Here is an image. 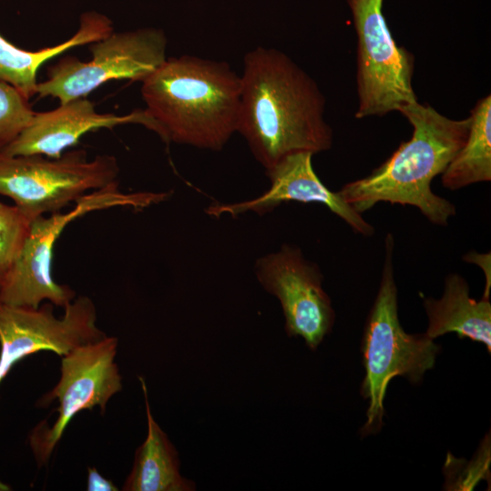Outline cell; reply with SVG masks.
I'll list each match as a JSON object with an SVG mask.
<instances>
[{
    "instance_id": "9c48e42d",
    "label": "cell",
    "mask_w": 491,
    "mask_h": 491,
    "mask_svg": "<svg viewBox=\"0 0 491 491\" xmlns=\"http://www.w3.org/2000/svg\"><path fill=\"white\" fill-rule=\"evenodd\" d=\"M117 338L105 336L76 346L61 356V376L40 405L56 398L58 416L52 426L45 421L32 431L30 446L39 466L45 465L61 439L65 427L80 411L98 406L105 412L109 399L122 389V376L115 363Z\"/></svg>"
},
{
    "instance_id": "2e32d148",
    "label": "cell",
    "mask_w": 491,
    "mask_h": 491,
    "mask_svg": "<svg viewBox=\"0 0 491 491\" xmlns=\"http://www.w3.org/2000/svg\"><path fill=\"white\" fill-rule=\"evenodd\" d=\"M141 382L147 416V436L137 448L133 468L124 491H191L195 484L184 478L179 471L178 455L165 433L155 421L143 377Z\"/></svg>"
},
{
    "instance_id": "d6986e66",
    "label": "cell",
    "mask_w": 491,
    "mask_h": 491,
    "mask_svg": "<svg viewBox=\"0 0 491 491\" xmlns=\"http://www.w3.org/2000/svg\"><path fill=\"white\" fill-rule=\"evenodd\" d=\"M15 86L0 80V151L13 143L31 122L35 111Z\"/></svg>"
},
{
    "instance_id": "7402d4cb",
    "label": "cell",
    "mask_w": 491,
    "mask_h": 491,
    "mask_svg": "<svg viewBox=\"0 0 491 491\" xmlns=\"http://www.w3.org/2000/svg\"><path fill=\"white\" fill-rule=\"evenodd\" d=\"M87 486L88 491H117L118 488L115 484L100 475L95 467L87 468Z\"/></svg>"
},
{
    "instance_id": "ffe728a7",
    "label": "cell",
    "mask_w": 491,
    "mask_h": 491,
    "mask_svg": "<svg viewBox=\"0 0 491 491\" xmlns=\"http://www.w3.org/2000/svg\"><path fill=\"white\" fill-rule=\"evenodd\" d=\"M447 458L457 467L445 465V468L458 470L459 476H456L446 481L445 487L447 490H472L474 486L482 479L489 478L490 464V437L486 436L476 454L474 459L469 462L461 459H456L452 455H447ZM445 473V475L456 474Z\"/></svg>"
},
{
    "instance_id": "9a60e30c",
    "label": "cell",
    "mask_w": 491,
    "mask_h": 491,
    "mask_svg": "<svg viewBox=\"0 0 491 491\" xmlns=\"http://www.w3.org/2000/svg\"><path fill=\"white\" fill-rule=\"evenodd\" d=\"M113 31V23L107 16L88 11L81 15L75 35L54 46L28 51L0 35V80L10 83L30 99L36 95L37 72L45 62L75 46L96 42Z\"/></svg>"
},
{
    "instance_id": "ac0fdd59",
    "label": "cell",
    "mask_w": 491,
    "mask_h": 491,
    "mask_svg": "<svg viewBox=\"0 0 491 491\" xmlns=\"http://www.w3.org/2000/svg\"><path fill=\"white\" fill-rule=\"evenodd\" d=\"M30 225L17 206L0 202V288L23 248Z\"/></svg>"
},
{
    "instance_id": "6da1fadb",
    "label": "cell",
    "mask_w": 491,
    "mask_h": 491,
    "mask_svg": "<svg viewBox=\"0 0 491 491\" xmlns=\"http://www.w3.org/2000/svg\"><path fill=\"white\" fill-rule=\"evenodd\" d=\"M237 129L266 171L299 152L327 151L333 132L316 81L287 55L258 46L244 56Z\"/></svg>"
},
{
    "instance_id": "5bb4252c",
    "label": "cell",
    "mask_w": 491,
    "mask_h": 491,
    "mask_svg": "<svg viewBox=\"0 0 491 491\" xmlns=\"http://www.w3.org/2000/svg\"><path fill=\"white\" fill-rule=\"evenodd\" d=\"M428 326L426 335L436 339L447 333L482 343L491 351V304L489 299L476 300L469 296V286L459 274L445 278L439 299L424 298Z\"/></svg>"
},
{
    "instance_id": "4fadbf2b",
    "label": "cell",
    "mask_w": 491,
    "mask_h": 491,
    "mask_svg": "<svg viewBox=\"0 0 491 491\" xmlns=\"http://www.w3.org/2000/svg\"><path fill=\"white\" fill-rule=\"evenodd\" d=\"M126 124L143 125L159 134L155 120L144 110L123 115L100 114L85 97L77 98L51 111L35 112L29 125L4 150L8 155H42L60 157L86 133Z\"/></svg>"
},
{
    "instance_id": "8992f818",
    "label": "cell",
    "mask_w": 491,
    "mask_h": 491,
    "mask_svg": "<svg viewBox=\"0 0 491 491\" xmlns=\"http://www.w3.org/2000/svg\"><path fill=\"white\" fill-rule=\"evenodd\" d=\"M118 174L114 155L88 160L84 149L66 151L57 158L0 151V195L10 198L31 221L60 212L115 181Z\"/></svg>"
},
{
    "instance_id": "3957f363",
    "label": "cell",
    "mask_w": 491,
    "mask_h": 491,
    "mask_svg": "<svg viewBox=\"0 0 491 491\" xmlns=\"http://www.w3.org/2000/svg\"><path fill=\"white\" fill-rule=\"evenodd\" d=\"M240 93V75L228 64L193 55L166 59L141 87L164 142L214 151L236 133Z\"/></svg>"
},
{
    "instance_id": "30bf717a",
    "label": "cell",
    "mask_w": 491,
    "mask_h": 491,
    "mask_svg": "<svg viewBox=\"0 0 491 491\" xmlns=\"http://www.w3.org/2000/svg\"><path fill=\"white\" fill-rule=\"evenodd\" d=\"M106 335L96 326L93 301L75 297L57 317L54 305L37 308L15 306L0 302V383L23 358L39 351H52L60 356L81 345Z\"/></svg>"
},
{
    "instance_id": "44dd1931",
    "label": "cell",
    "mask_w": 491,
    "mask_h": 491,
    "mask_svg": "<svg viewBox=\"0 0 491 491\" xmlns=\"http://www.w3.org/2000/svg\"><path fill=\"white\" fill-rule=\"evenodd\" d=\"M463 259L467 263L476 264L483 270L486 277V286L482 298L489 299L491 287V254L489 252L481 254L471 251L466 254Z\"/></svg>"
},
{
    "instance_id": "7c38bea8",
    "label": "cell",
    "mask_w": 491,
    "mask_h": 491,
    "mask_svg": "<svg viewBox=\"0 0 491 491\" xmlns=\"http://www.w3.org/2000/svg\"><path fill=\"white\" fill-rule=\"evenodd\" d=\"M312 156L309 152H299L284 157L266 171L271 185L261 195L238 203L212 204L205 212L214 217L224 214L235 216L250 211L264 215L286 202L317 203L326 205L354 232L364 236L373 235L374 226L350 206L338 191H331L322 183L313 169Z\"/></svg>"
},
{
    "instance_id": "e0dca14e",
    "label": "cell",
    "mask_w": 491,
    "mask_h": 491,
    "mask_svg": "<svg viewBox=\"0 0 491 491\" xmlns=\"http://www.w3.org/2000/svg\"><path fill=\"white\" fill-rule=\"evenodd\" d=\"M466 140L441 174L444 187L457 190L491 180V96L479 99L470 114Z\"/></svg>"
},
{
    "instance_id": "603a6c76",
    "label": "cell",
    "mask_w": 491,
    "mask_h": 491,
    "mask_svg": "<svg viewBox=\"0 0 491 491\" xmlns=\"http://www.w3.org/2000/svg\"><path fill=\"white\" fill-rule=\"evenodd\" d=\"M11 487L0 480V491H9Z\"/></svg>"
},
{
    "instance_id": "5b68a950",
    "label": "cell",
    "mask_w": 491,
    "mask_h": 491,
    "mask_svg": "<svg viewBox=\"0 0 491 491\" xmlns=\"http://www.w3.org/2000/svg\"><path fill=\"white\" fill-rule=\"evenodd\" d=\"M170 195V192L124 193L115 180L85 195L68 211L33 219L23 248L0 288V302L37 308L47 301L64 308L75 297V292L55 282L52 262L55 243L65 228L94 211L114 207L144 209L165 201Z\"/></svg>"
},
{
    "instance_id": "ba28073f",
    "label": "cell",
    "mask_w": 491,
    "mask_h": 491,
    "mask_svg": "<svg viewBox=\"0 0 491 491\" xmlns=\"http://www.w3.org/2000/svg\"><path fill=\"white\" fill-rule=\"evenodd\" d=\"M166 45L165 33L156 28L112 32L90 44L91 60L67 55L52 65L47 79L37 84L36 95L64 104L111 80L142 82L166 60Z\"/></svg>"
},
{
    "instance_id": "52a82bcc",
    "label": "cell",
    "mask_w": 491,
    "mask_h": 491,
    "mask_svg": "<svg viewBox=\"0 0 491 491\" xmlns=\"http://www.w3.org/2000/svg\"><path fill=\"white\" fill-rule=\"evenodd\" d=\"M383 1L347 0L357 38L358 119L383 116L417 101L412 86L415 57L396 43Z\"/></svg>"
},
{
    "instance_id": "277c9868",
    "label": "cell",
    "mask_w": 491,
    "mask_h": 491,
    "mask_svg": "<svg viewBox=\"0 0 491 491\" xmlns=\"http://www.w3.org/2000/svg\"><path fill=\"white\" fill-rule=\"evenodd\" d=\"M395 239L385 238V258L378 292L366 318L361 351L365 376L361 394L368 399L362 436L377 433L383 425L384 400L389 382L403 376L413 384L422 380L440 351L424 334H408L398 318L397 287L394 274Z\"/></svg>"
},
{
    "instance_id": "8fae6325",
    "label": "cell",
    "mask_w": 491,
    "mask_h": 491,
    "mask_svg": "<svg viewBox=\"0 0 491 491\" xmlns=\"http://www.w3.org/2000/svg\"><path fill=\"white\" fill-rule=\"evenodd\" d=\"M256 272L263 287L280 301L286 334L303 337L316 350L330 333L336 316L322 287L319 267L306 260L298 247L283 245L277 252L258 259Z\"/></svg>"
},
{
    "instance_id": "7a4b0ae2",
    "label": "cell",
    "mask_w": 491,
    "mask_h": 491,
    "mask_svg": "<svg viewBox=\"0 0 491 491\" xmlns=\"http://www.w3.org/2000/svg\"><path fill=\"white\" fill-rule=\"evenodd\" d=\"M398 112L413 126L411 138L368 175L348 182L338 192L361 215L377 203L388 202L416 206L432 224L446 225L456 206L436 195L431 183L464 145L471 118H448L418 100Z\"/></svg>"
}]
</instances>
